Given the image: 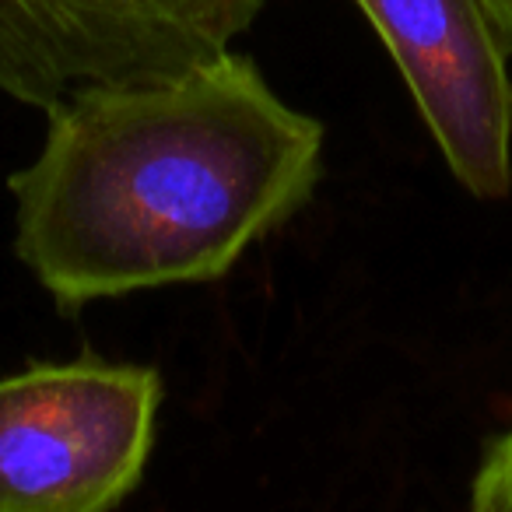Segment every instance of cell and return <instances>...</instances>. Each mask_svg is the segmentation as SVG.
<instances>
[{"mask_svg": "<svg viewBox=\"0 0 512 512\" xmlns=\"http://www.w3.org/2000/svg\"><path fill=\"white\" fill-rule=\"evenodd\" d=\"M323 141L246 53L81 85L8 179L15 253L64 313L207 285L313 200Z\"/></svg>", "mask_w": 512, "mask_h": 512, "instance_id": "6da1fadb", "label": "cell"}, {"mask_svg": "<svg viewBox=\"0 0 512 512\" xmlns=\"http://www.w3.org/2000/svg\"><path fill=\"white\" fill-rule=\"evenodd\" d=\"M491 11V22H495L498 36H502L505 50H509L512 57V0H484Z\"/></svg>", "mask_w": 512, "mask_h": 512, "instance_id": "8992f818", "label": "cell"}, {"mask_svg": "<svg viewBox=\"0 0 512 512\" xmlns=\"http://www.w3.org/2000/svg\"><path fill=\"white\" fill-rule=\"evenodd\" d=\"M397 64L449 176L477 200L512 190L509 50L484 0H355Z\"/></svg>", "mask_w": 512, "mask_h": 512, "instance_id": "277c9868", "label": "cell"}, {"mask_svg": "<svg viewBox=\"0 0 512 512\" xmlns=\"http://www.w3.org/2000/svg\"><path fill=\"white\" fill-rule=\"evenodd\" d=\"M162 376L81 355L0 376V512H106L144 477Z\"/></svg>", "mask_w": 512, "mask_h": 512, "instance_id": "7a4b0ae2", "label": "cell"}, {"mask_svg": "<svg viewBox=\"0 0 512 512\" xmlns=\"http://www.w3.org/2000/svg\"><path fill=\"white\" fill-rule=\"evenodd\" d=\"M470 509L512 512V425L484 446L470 477Z\"/></svg>", "mask_w": 512, "mask_h": 512, "instance_id": "5b68a950", "label": "cell"}, {"mask_svg": "<svg viewBox=\"0 0 512 512\" xmlns=\"http://www.w3.org/2000/svg\"><path fill=\"white\" fill-rule=\"evenodd\" d=\"M267 0H0V95L50 113L95 81L183 71L232 50Z\"/></svg>", "mask_w": 512, "mask_h": 512, "instance_id": "3957f363", "label": "cell"}]
</instances>
